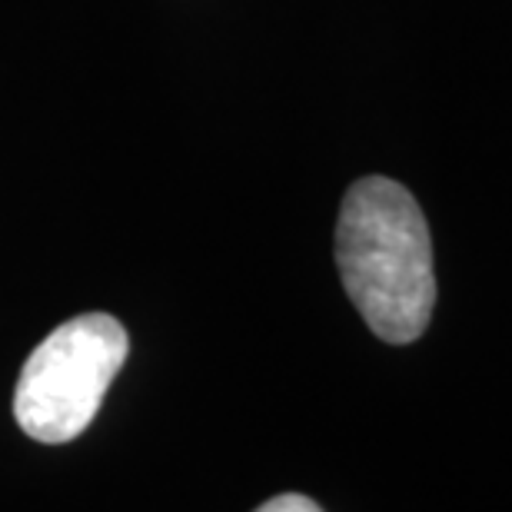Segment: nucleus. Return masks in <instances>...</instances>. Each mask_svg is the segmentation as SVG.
I'll use <instances>...</instances> for the list:
<instances>
[{"instance_id": "1", "label": "nucleus", "mask_w": 512, "mask_h": 512, "mask_svg": "<svg viewBox=\"0 0 512 512\" xmlns=\"http://www.w3.org/2000/svg\"><path fill=\"white\" fill-rule=\"evenodd\" d=\"M336 266L346 296L383 343L406 346L426 333L436 306L433 240L403 183L363 177L346 190Z\"/></svg>"}, {"instance_id": "3", "label": "nucleus", "mask_w": 512, "mask_h": 512, "mask_svg": "<svg viewBox=\"0 0 512 512\" xmlns=\"http://www.w3.org/2000/svg\"><path fill=\"white\" fill-rule=\"evenodd\" d=\"M323 506L316 503L310 496H300V493H283V496H273L266 499L260 506V512H320Z\"/></svg>"}, {"instance_id": "2", "label": "nucleus", "mask_w": 512, "mask_h": 512, "mask_svg": "<svg viewBox=\"0 0 512 512\" xmlns=\"http://www.w3.org/2000/svg\"><path fill=\"white\" fill-rule=\"evenodd\" d=\"M127 353L124 323L107 313H84L57 326L20 370L14 393L17 426L47 446L77 439L104 406Z\"/></svg>"}]
</instances>
